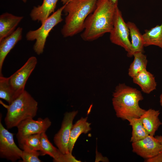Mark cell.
I'll use <instances>...</instances> for the list:
<instances>
[{
	"label": "cell",
	"instance_id": "cell-27",
	"mask_svg": "<svg viewBox=\"0 0 162 162\" xmlns=\"http://www.w3.org/2000/svg\"><path fill=\"white\" fill-rule=\"evenodd\" d=\"M160 142L161 146V150L160 152H162V135L157 136L155 137Z\"/></svg>",
	"mask_w": 162,
	"mask_h": 162
},
{
	"label": "cell",
	"instance_id": "cell-24",
	"mask_svg": "<svg viewBox=\"0 0 162 162\" xmlns=\"http://www.w3.org/2000/svg\"><path fill=\"white\" fill-rule=\"evenodd\" d=\"M41 134L39 133L31 135L24 138L18 142L20 147L23 150L40 151Z\"/></svg>",
	"mask_w": 162,
	"mask_h": 162
},
{
	"label": "cell",
	"instance_id": "cell-19",
	"mask_svg": "<svg viewBox=\"0 0 162 162\" xmlns=\"http://www.w3.org/2000/svg\"><path fill=\"white\" fill-rule=\"evenodd\" d=\"M39 151L41 155H48L53 158L54 162H63L64 154L52 145L45 132H43L41 134L40 149Z\"/></svg>",
	"mask_w": 162,
	"mask_h": 162
},
{
	"label": "cell",
	"instance_id": "cell-10",
	"mask_svg": "<svg viewBox=\"0 0 162 162\" xmlns=\"http://www.w3.org/2000/svg\"><path fill=\"white\" fill-rule=\"evenodd\" d=\"M51 124V121L47 117L39 118L37 120L29 118L22 121L17 127L18 142L29 135L45 132Z\"/></svg>",
	"mask_w": 162,
	"mask_h": 162
},
{
	"label": "cell",
	"instance_id": "cell-1",
	"mask_svg": "<svg viewBox=\"0 0 162 162\" xmlns=\"http://www.w3.org/2000/svg\"><path fill=\"white\" fill-rule=\"evenodd\" d=\"M118 3L110 0H98L95 8L85 22L81 36L86 41H92L110 33L113 26Z\"/></svg>",
	"mask_w": 162,
	"mask_h": 162
},
{
	"label": "cell",
	"instance_id": "cell-29",
	"mask_svg": "<svg viewBox=\"0 0 162 162\" xmlns=\"http://www.w3.org/2000/svg\"><path fill=\"white\" fill-rule=\"evenodd\" d=\"M69 0H61L62 2L64 4H66Z\"/></svg>",
	"mask_w": 162,
	"mask_h": 162
},
{
	"label": "cell",
	"instance_id": "cell-2",
	"mask_svg": "<svg viewBox=\"0 0 162 162\" xmlns=\"http://www.w3.org/2000/svg\"><path fill=\"white\" fill-rule=\"evenodd\" d=\"M143 99L140 91L137 89L120 83L113 94L112 104L118 118L128 120L132 118H140L145 112L139 105Z\"/></svg>",
	"mask_w": 162,
	"mask_h": 162
},
{
	"label": "cell",
	"instance_id": "cell-5",
	"mask_svg": "<svg viewBox=\"0 0 162 162\" xmlns=\"http://www.w3.org/2000/svg\"><path fill=\"white\" fill-rule=\"evenodd\" d=\"M65 6V4L53 13L37 29L30 30L26 34V38L27 40H36L33 49L38 55H39L43 52L46 38L50 31L62 21V13Z\"/></svg>",
	"mask_w": 162,
	"mask_h": 162
},
{
	"label": "cell",
	"instance_id": "cell-12",
	"mask_svg": "<svg viewBox=\"0 0 162 162\" xmlns=\"http://www.w3.org/2000/svg\"><path fill=\"white\" fill-rule=\"evenodd\" d=\"M22 28L19 27L12 33L0 41V76L4 60L7 55L22 38Z\"/></svg>",
	"mask_w": 162,
	"mask_h": 162
},
{
	"label": "cell",
	"instance_id": "cell-6",
	"mask_svg": "<svg viewBox=\"0 0 162 162\" xmlns=\"http://www.w3.org/2000/svg\"><path fill=\"white\" fill-rule=\"evenodd\" d=\"M110 33L111 42L123 47L127 54L129 53L131 47V42L129 38V30L118 7L115 14L113 27Z\"/></svg>",
	"mask_w": 162,
	"mask_h": 162
},
{
	"label": "cell",
	"instance_id": "cell-28",
	"mask_svg": "<svg viewBox=\"0 0 162 162\" xmlns=\"http://www.w3.org/2000/svg\"><path fill=\"white\" fill-rule=\"evenodd\" d=\"M160 105L162 106V93L160 96Z\"/></svg>",
	"mask_w": 162,
	"mask_h": 162
},
{
	"label": "cell",
	"instance_id": "cell-8",
	"mask_svg": "<svg viewBox=\"0 0 162 162\" xmlns=\"http://www.w3.org/2000/svg\"><path fill=\"white\" fill-rule=\"evenodd\" d=\"M37 62L35 57H30L22 67L8 77L9 82L17 96L25 90L27 80Z\"/></svg>",
	"mask_w": 162,
	"mask_h": 162
},
{
	"label": "cell",
	"instance_id": "cell-11",
	"mask_svg": "<svg viewBox=\"0 0 162 162\" xmlns=\"http://www.w3.org/2000/svg\"><path fill=\"white\" fill-rule=\"evenodd\" d=\"M133 151L146 159L154 156L160 152L161 146L154 136L148 135L144 139L132 142Z\"/></svg>",
	"mask_w": 162,
	"mask_h": 162
},
{
	"label": "cell",
	"instance_id": "cell-17",
	"mask_svg": "<svg viewBox=\"0 0 162 162\" xmlns=\"http://www.w3.org/2000/svg\"><path fill=\"white\" fill-rule=\"evenodd\" d=\"M87 117H82L73 125L68 143L69 152L72 153L74 146L78 138L82 134H86L91 130V124L87 122Z\"/></svg>",
	"mask_w": 162,
	"mask_h": 162
},
{
	"label": "cell",
	"instance_id": "cell-13",
	"mask_svg": "<svg viewBox=\"0 0 162 162\" xmlns=\"http://www.w3.org/2000/svg\"><path fill=\"white\" fill-rule=\"evenodd\" d=\"M23 18L8 13L0 16V41L12 33Z\"/></svg>",
	"mask_w": 162,
	"mask_h": 162
},
{
	"label": "cell",
	"instance_id": "cell-25",
	"mask_svg": "<svg viewBox=\"0 0 162 162\" xmlns=\"http://www.w3.org/2000/svg\"><path fill=\"white\" fill-rule=\"evenodd\" d=\"M21 158L23 162H40L39 156L41 155L40 152L29 150H23Z\"/></svg>",
	"mask_w": 162,
	"mask_h": 162
},
{
	"label": "cell",
	"instance_id": "cell-15",
	"mask_svg": "<svg viewBox=\"0 0 162 162\" xmlns=\"http://www.w3.org/2000/svg\"><path fill=\"white\" fill-rule=\"evenodd\" d=\"M159 110L150 109L146 110L140 117L143 125L149 135L154 136L162 122L159 118Z\"/></svg>",
	"mask_w": 162,
	"mask_h": 162
},
{
	"label": "cell",
	"instance_id": "cell-26",
	"mask_svg": "<svg viewBox=\"0 0 162 162\" xmlns=\"http://www.w3.org/2000/svg\"><path fill=\"white\" fill-rule=\"evenodd\" d=\"M146 162H162V152H160L154 156L146 159Z\"/></svg>",
	"mask_w": 162,
	"mask_h": 162
},
{
	"label": "cell",
	"instance_id": "cell-3",
	"mask_svg": "<svg viewBox=\"0 0 162 162\" xmlns=\"http://www.w3.org/2000/svg\"><path fill=\"white\" fill-rule=\"evenodd\" d=\"M98 0H69L63 11L67 14L61 33L64 37L72 36L84 29L88 16L94 10Z\"/></svg>",
	"mask_w": 162,
	"mask_h": 162
},
{
	"label": "cell",
	"instance_id": "cell-22",
	"mask_svg": "<svg viewBox=\"0 0 162 162\" xmlns=\"http://www.w3.org/2000/svg\"><path fill=\"white\" fill-rule=\"evenodd\" d=\"M127 120L132 129L130 142H133L142 140L149 135L140 118H132Z\"/></svg>",
	"mask_w": 162,
	"mask_h": 162
},
{
	"label": "cell",
	"instance_id": "cell-18",
	"mask_svg": "<svg viewBox=\"0 0 162 162\" xmlns=\"http://www.w3.org/2000/svg\"><path fill=\"white\" fill-rule=\"evenodd\" d=\"M127 23L131 39L130 51L127 55L128 57H131L136 52H143L144 41L142 34H141L136 25L130 22Z\"/></svg>",
	"mask_w": 162,
	"mask_h": 162
},
{
	"label": "cell",
	"instance_id": "cell-4",
	"mask_svg": "<svg viewBox=\"0 0 162 162\" xmlns=\"http://www.w3.org/2000/svg\"><path fill=\"white\" fill-rule=\"evenodd\" d=\"M7 112L4 118L8 129L17 126L22 121L33 118L38 109L37 102L25 90L8 105H5Z\"/></svg>",
	"mask_w": 162,
	"mask_h": 162
},
{
	"label": "cell",
	"instance_id": "cell-23",
	"mask_svg": "<svg viewBox=\"0 0 162 162\" xmlns=\"http://www.w3.org/2000/svg\"><path fill=\"white\" fill-rule=\"evenodd\" d=\"M8 78L0 76V98L10 104L17 97Z\"/></svg>",
	"mask_w": 162,
	"mask_h": 162
},
{
	"label": "cell",
	"instance_id": "cell-9",
	"mask_svg": "<svg viewBox=\"0 0 162 162\" xmlns=\"http://www.w3.org/2000/svg\"><path fill=\"white\" fill-rule=\"evenodd\" d=\"M77 113V111L66 112L64 114L61 128L54 136V143L63 154L70 153L68 146L70 134L73 125V121Z\"/></svg>",
	"mask_w": 162,
	"mask_h": 162
},
{
	"label": "cell",
	"instance_id": "cell-14",
	"mask_svg": "<svg viewBox=\"0 0 162 162\" xmlns=\"http://www.w3.org/2000/svg\"><path fill=\"white\" fill-rule=\"evenodd\" d=\"M58 0H43L41 5L34 7L31 10L30 16L32 19L43 23L54 13Z\"/></svg>",
	"mask_w": 162,
	"mask_h": 162
},
{
	"label": "cell",
	"instance_id": "cell-7",
	"mask_svg": "<svg viewBox=\"0 0 162 162\" xmlns=\"http://www.w3.org/2000/svg\"><path fill=\"white\" fill-rule=\"evenodd\" d=\"M14 134L6 129L0 122V157L12 162L21 158L23 150L15 144Z\"/></svg>",
	"mask_w": 162,
	"mask_h": 162
},
{
	"label": "cell",
	"instance_id": "cell-31",
	"mask_svg": "<svg viewBox=\"0 0 162 162\" xmlns=\"http://www.w3.org/2000/svg\"><path fill=\"white\" fill-rule=\"evenodd\" d=\"M22 0L24 3H26L27 1V0Z\"/></svg>",
	"mask_w": 162,
	"mask_h": 162
},
{
	"label": "cell",
	"instance_id": "cell-30",
	"mask_svg": "<svg viewBox=\"0 0 162 162\" xmlns=\"http://www.w3.org/2000/svg\"><path fill=\"white\" fill-rule=\"evenodd\" d=\"M110 0L114 4L118 3V0Z\"/></svg>",
	"mask_w": 162,
	"mask_h": 162
},
{
	"label": "cell",
	"instance_id": "cell-20",
	"mask_svg": "<svg viewBox=\"0 0 162 162\" xmlns=\"http://www.w3.org/2000/svg\"><path fill=\"white\" fill-rule=\"evenodd\" d=\"M142 36L144 47L154 45L162 50V23L149 30H146Z\"/></svg>",
	"mask_w": 162,
	"mask_h": 162
},
{
	"label": "cell",
	"instance_id": "cell-21",
	"mask_svg": "<svg viewBox=\"0 0 162 162\" xmlns=\"http://www.w3.org/2000/svg\"><path fill=\"white\" fill-rule=\"evenodd\" d=\"M134 60L128 69V74L131 78L142 70L146 69L148 60L146 55L142 52H137L133 55Z\"/></svg>",
	"mask_w": 162,
	"mask_h": 162
},
{
	"label": "cell",
	"instance_id": "cell-16",
	"mask_svg": "<svg viewBox=\"0 0 162 162\" xmlns=\"http://www.w3.org/2000/svg\"><path fill=\"white\" fill-rule=\"evenodd\" d=\"M132 78L133 82L138 85L145 93L149 94L156 89L157 83L155 77L146 69L142 70Z\"/></svg>",
	"mask_w": 162,
	"mask_h": 162
}]
</instances>
